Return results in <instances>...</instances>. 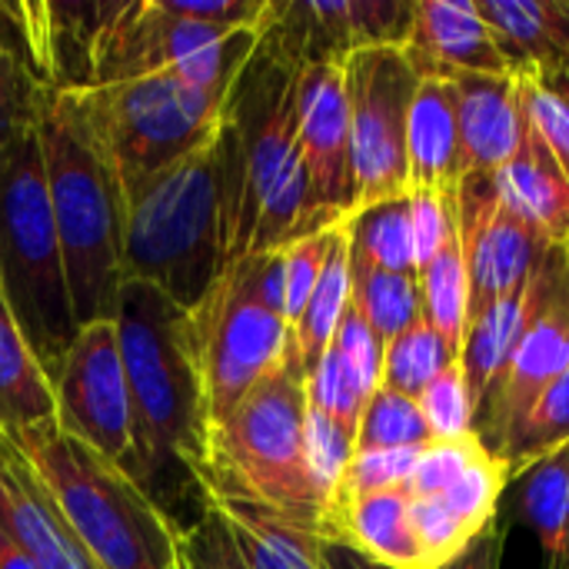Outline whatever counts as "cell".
<instances>
[{"instance_id":"obj_38","label":"cell","mask_w":569,"mask_h":569,"mask_svg":"<svg viewBox=\"0 0 569 569\" xmlns=\"http://www.w3.org/2000/svg\"><path fill=\"white\" fill-rule=\"evenodd\" d=\"M337 230H340V223L330 230L310 233L303 240H293L290 247L280 250V257H283V317H287L290 330L297 327L303 307L310 303V297L320 283V273L327 267Z\"/></svg>"},{"instance_id":"obj_9","label":"cell","mask_w":569,"mask_h":569,"mask_svg":"<svg viewBox=\"0 0 569 569\" xmlns=\"http://www.w3.org/2000/svg\"><path fill=\"white\" fill-rule=\"evenodd\" d=\"M290 343L280 250L230 263L207 297L187 310V347L200 380L207 430L287 357Z\"/></svg>"},{"instance_id":"obj_45","label":"cell","mask_w":569,"mask_h":569,"mask_svg":"<svg viewBox=\"0 0 569 569\" xmlns=\"http://www.w3.org/2000/svg\"><path fill=\"white\" fill-rule=\"evenodd\" d=\"M507 533H510V520L497 517L460 557H453L450 563L437 569H500L503 567V550H507Z\"/></svg>"},{"instance_id":"obj_39","label":"cell","mask_w":569,"mask_h":569,"mask_svg":"<svg viewBox=\"0 0 569 569\" xmlns=\"http://www.w3.org/2000/svg\"><path fill=\"white\" fill-rule=\"evenodd\" d=\"M333 357L340 360V367L347 370V377L353 380V387L370 400L380 387V373H383V343L377 340V333L367 327V320L357 313L353 303H347L340 327L330 340Z\"/></svg>"},{"instance_id":"obj_16","label":"cell","mask_w":569,"mask_h":569,"mask_svg":"<svg viewBox=\"0 0 569 569\" xmlns=\"http://www.w3.org/2000/svg\"><path fill=\"white\" fill-rule=\"evenodd\" d=\"M569 280V240L547 247L537 270L530 273V280L513 290L510 297L497 300L493 307H487L477 320H470L467 337L460 343V370L467 377L473 407L483 403L487 390L493 387V380L500 377V370L507 367V360L513 357V350L520 347V340L527 337V330L533 327V320L543 313V307L550 303V297ZM477 427V423H473Z\"/></svg>"},{"instance_id":"obj_41","label":"cell","mask_w":569,"mask_h":569,"mask_svg":"<svg viewBox=\"0 0 569 569\" xmlns=\"http://www.w3.org/2000/svg\"><path fill=\"white\" fill-rule=\"evenodd\" d=\"M307 403L327 413L330 420H337L340 427H347L350 433H357L367 397L353 387V380L347 377V370L340 367L330 347L320 357V363L307 373Z\"/></svg>"},{"instance_id":"obj_42","label":"cell","mask_w":569,"mask_h":569,"mask_svg":"<svg viewBox=\"0 0 569 569\" xmlns=\"http://www.w3.org/2000/svg\"><path fill=\"white\" fill-rule=\"evenodd\" d=\"M480 453H483V443L477 437L423 447L417 470L407 483V493L410 497H437V493L450 490L480 460Z\"/></svg>"},{"instance_id":"obj_48","label":"cell","mask_w":569,"mask_h":569,"mask_svg":"<svg viewBox=\"0 0 569 569\" xmlns=\"http://www.w3.org/2000/svg\"><path fill=\"white\" fill-rule=\"evenodd\" d=\"M323 560H327V557H323ZM327 569H330V567H327Z\"/></svg>"},{"instance_id":"obj_29","label":"cell","mask_w":569,"mask_h":569,"mask_svg":"<svg viewBox=\"0 0 569 569\" xmlns=\"http://www.w3.org/2000/svg\"><path fill=\"white\" fill-rule=\"evenodd\" d=\"M347 303H350V240H347V220H343L330 247L327 267L320 273V283L293 327V353L303 373H310L327 353Z\"/></svg>"},{"instance_id":"obj_43","label":"cell","mask_w":569,"mask_h":569,"mask_svg":"<svg viewBox=\"0 0 569 569\" xmlns=\"http://www.w3.org/2000/svg\"><path fill=\"white\" fill-rule=\"evenodd\" d=\"M180 560L183 569H247L227 520L213 503L190 530L180 533Z\"/></svg>"},{"instance_id":"obj_22","label":"cell","mask_w":569,"mask_h":569,"mask_svg":"<svg viewBox=\"0 0 569 569\" xmlns=\"http://www.w3.org/2000/svg\"><path fill=\"white\" fill-rule=\"evenodd\" d=\"M210 503L227 520L247 569H327V540L313 520L237 497H213Z\"/></svg>"},{"instance_id":"obj_37","label":"cell","mask_w":569,"mask_h":569,"mask_svg":"<svg viewBox=\"0 0 569 569\" xmlns=\"http://www.w3.org/2000/svg\"><path fill=\"white\" fill-rule=\"evenodd\" d=\"M420 413L427 420V430L433 437V443H453V440H467L477 437L473 423H477V407L467 387V377L460 370V363L447 367L423 393H420Z\"/></svg>"},{"instance_id":"obj_10","label":"cell","mask_w":569,"mask_h":569,"mask_svg":"<svg viewBox=\"0 0 569 569\" xmlns=\"http://www.w3.org/2000/svg\"><path fill=\"white\" fill-rule=\"evenodd\" d=\"M350 107L353 213L407 197V117L420 77L403 47H370L343 63Z\"/></svg>"},{"instance_id":"obj_32","label":"cell","mask_w":569,"mask_h":569,"mask_svg":"<svg viewBox=\"0 0 569 569\" xmlns=\"http://www.w3.org/2000/svg\"><path fill=\"white\" fill-rule=\"evenodd\" d=\"M569 443V367L537 397V403L527 410V417L510 433L507 447L497 460L507 463L510 477L517 480L527 467L537 460L563 450Z\"/></svg>"},{"instance_id":"obj_18","label":"cell","mask_w":569,"mask_h":569,"mask_svg":"<svg viewBox=\"0 0 569 569\" xmlns=\"http://www.w3.org/2000/svg\"><path fill=\"white\" fill-rule=\"evenodd\" d=\"M0 523L17 547L40 569H93L50 490L23 457V450L0 430Z\"/></svg>"},{"instance_id":"obj_20","label":"cell","mask_w":569,"mask_h":569,"mask_svg":"<svg viewBox=\"0 0 569 569\" xmlns=\"http://www.w3.org/2000/svg\"><path fill=\"white\" fill-rule=\"evenodd\" d=\"M320 537L347 547L387 569H427L413 530L410 493L380 490L360 497H337L320 517Z\"/></svg>"},{"instance_id":"obj_33","label":"cell","mask_w":569,"mask_h":569,"mask_svg":"<svg viewBox=\"0 0 569 569\" xmlns=\"http://www.w3.org/2000/svg\"><path fill=\"white\" fill-rule=\"evenodd\" d=\"M457 360L460 353L420 317L413 327H407L397 340L383 347L380 387H390L410 400H420V393Z\"/></svg>"},{"instance_id":"obj_34","label":"cell","mask_w":569,"mask_h":569,"mask_svg":"<svg viewBox=\"0 0 569 569\" xmlns=\"http://www.w3.org/2000/svg\"><path fill=\"white\" fill-rule=\"evenodd\" d=\"M523 90L527 123L557 167L569 177V77L563 70H523L517 73Z\"/></svg>"},{"instance_id":"obj_46","label":"cell","mask_w":569,"mask_h":569,"mask_svg":"<svg viewBox=\"0 0 569 569\" xmlns=\"http://www.w3.org/2000/svg\"><path fill=\"white\" fill-rule=\"evenodd\" d=\"M323 557H327V567L330 569H387L370 563L367 557H360V553H353L347 547H337V543H327L323 547Z\"/></svg>"},{"instance_id":"obj_7","label":"cell","mask_w":569,"mask_h":569,"mask_svg":"<svg viewBox=\"0 0 569 569\" xmlns=\"http://www.w3.org/2000/svg\"><path fill=\"white\" fill-rule=\"evenodd\" d=\"M297 77L300 67L257 43L230 93V120L243 150L237 260L283 250L313 233L297 143Z\"/></svg>"},{"instance_id":"obj_15","label":"cell","mask_w":569,"mask_h":569,"mask_svg":"<svg viewBox=\"0 0 569 569\" xmlns=\"http://www.w3.org/2000/svg\"><path fill=\"white\" fill-rule=\"evenodd\" d=\"M569 367V280L550 297L533 320L483 403L477 407V440L490 457H500L517 423L537 403V397Z\"/></svg>"},{"instance_id":"obj_30","label":"cell","mask_w":569,"mask_h":569,"mask_svg":"<svg viewBox=\"0 0 569 569\" xmlns=\"http://www.w3.org/2000/svg\"><path fill=\"white\" fill-rule=\"evenodd\" d=\"M347 240H350V253L357 260L377 267V270L417 273L410 193L350 213L347 217Z\"/></svg>"},{"instance_id":"obj_6","label":"cell","mask_w":569,"mask_h":569,"mask_svg":"<svg viewBox=\"0 0 569 569\" xmlns=\"http://www.w3.org/2000/svg\"><path fill=\"white\" fill-rule=\"evenodd\" d=\"M230 93L200 87L170 67L127 83L63 90L57 100L113 170L123 197L140 180L213 143L227 123Z\"/></svg>"},{"instance_id":"obj_5","label":"cell","mask_w":569,"mask_h":569,"mask_svg":"<svg viewBox=\"0 0 569 569\" xmlns=\"http://www.w3.org/2000/svg\"><path fill=\"white\" fill-rule=\"evenodd\" d=\"M77 330L113 320L123 283V197L113 170L53 97L37 120Z\"/></svg>"},{"instance_id":"obj_24","label":"cell","mask_w":569,"mask_h":569,"mask_svg":"<svg viewBox=\"0 0 569 569\" xmlns=\"http://www.w3.org/2000/svg\"><path fill=\"white\" fill-rule=\"evenodd\" d=\"M510 73L569 63V0H477Z\"/></svg>"},{"instance_id":"obj_2","label":"cell","mask_w":569,"mask_h":569,"mask_svg":"<svg viewBox=\"0 0 569 569\" xmlns=\"http://www.w3.org/2000/svg\"><path fill=\"white\" fill-rule=\"evenodd\" d=\"M240 207L243 150L227 113L213 143L123 193V280L193 310L237 260Z\"/></svg>"},{"instance_id":"obj_31","label":"cell","mask_w":569,"mask_h":569,"mask_svg":"<svg viewBox=\"0 0 569 569\" xmlns=\"http://www.w3.org/2000/svg\"><path fill=\"white\" fill-rule=\"evenodd\" d=\"M420 290H423V320L460 353L470 320V280H467V263L457 230L447 237L440 253L420 270Z\"/></svg>"},{"instance_id":"obj_23","label":"cell","mask_w":569,"mask_h":569,"mask_svg":"<svg viewBox=\"0 0 569 569\" xmlns=\"http://www.w3.org/2000/svg\"><path fill=\"white\" fill-rule=\"evenodd\" d=\"M503 207L520 217L547 247L569 240V177L527 127L520 150L493 173Z\"/></svg>"},{"instance_id":"obj_27","label":"cell","mask_w":569,"mask_h":569,"mask_svg":"<svg viewBox=\"0 0 569 569\" xmlns=\"http://www.w3.org/2000/svg\"><path fill=\"white\" fill-rule=\"evenodd\" d=\"M517 513L537 533L547 569H569V443L520 477Z\"/></svg>"},{"instance_id":"obj_25","label":"cell","mask_w":569,"mask_h":569,"mask_svg":"<svg viewBox=\"0 0 569 569\" xmlns=\"http://www.w3.org/2000/svg\"><path fill=\"white\" fill-rule=\"evenodd\" d=\"M53 93L40 80L17 3H0V167L17 140L37 127Z\"/></svg>"},{"instance_id":"obj_28","label":"cell","mask_w":569,"mask_h":569,"mask_svg":"<svg viewBox=\"0 0 569 569\" xmlns=\"http://www.w3.org/2000/svg\"><path fill=\"white\" fill-rule=\"evenodd\" d=\"M350 303L387 347L423 317L420 273H387L350 253Z\"/></svg>"},{"instance_id":"obj_40","label":"cell","mask_w":569,"mask_h":569,"mask_svg":"<svg viewBox=\"0 0 569 569\" xmlns=\"http://www.w3.org/2000/svg\"><path fill=\"white\" fill-rule=\"evenodd\" d=\"M420 453H423V447L420 450H360V453H353L333 500L337 497H360V493H380V490L407 487L413 470H417Z\"/></svg>"},{"instance_id":"obj_14","label":"cell","mask_w":569,"mask_h":569,"mask_svg":"<svg viewBox=\"0 0 569 569\" xmlns=\"http://www.w3.org/2000/svg\"><path fill=\"white\" fill-rule=\"evenodd\" d=\"M457 233L470 280V320L520 290L547 250V243L503 207L493 173H467L460 180Z\"/></svg>"},{"instance_id":"obj_13","label":"cell","mask_w":569,"mask_h":569,"mask_svg":"<svg viewBox=\"0 0 569 569\" xmlns=\"http://www.w3.org/2000/svg\"><path fill=\"white\" fill-rule=\"evenodd\" d=\"M297 143L307 173L310 230H330L353 213L350 107L343 63H310L297 77Z\"/></svg>"},{"instance_id":"obj_4","label":"cell","mask_w":569,"mask_h":569,"mask_svg":"<svg viewBox=\"0 0 569 569\" xmlns=\"http://www.w3.org/2000/svg\"><path fill=\"white\" fill-rule=\"evenodd\" d=\"M303 423L307 373L290 343L287 357L207 430V453L197 473L203 493L210 500H257L320 527L323 500L307 470Z\"/></svg>"},{"instance_id":"obj_17","label":"cell","mask_w":569,"mask_h":569,"mask_svg":"<svg viewBox=\"0 0 569 569\" xmlns=\"http://www.w3.org/2000/svg\"><path fill=\"white\" fill-rule=\"evenodd\" d=\"M403 53L420 80H453L467 73H510L477 0H417Z\"/></svg>"},{"instance_id":"obj_19","label":"cell","mask_w":569,"mask_h":569,"mask_svg":"<svg viewBox=\"0 0 569 569\" xmlns=\"http://www.w3.org/2000/svg\"><path fill=\"white\" fill-rule=\"evenodd\" d=\"M467 173H497L527 137L517 73H467L450 80Z\"/></svg>"},{"instance_id":"obj_12","label":"cell","mask_w":569,"mask_h":569,"mask_svg":"<svg viewBox=\"0 0 569 569\" xmlns=\"http://www.w3.org/2000/svg\"><path fill=\"white\" fill-rule=\"evenodd\" d=\"M417 0H270L260 47L293 67L347 63L370 47H403Z\"/></svg>"},{"instance_id":"obj_8","label":"cell","mask_w":569,"mask_h":569,"mask_svg":"<svg viewBox=\"0 0 569 569\" xmlns=\"http://www.w3.org/2000/svg\"><path fill=\"white\" fill-rule=\"evenodd\" d=\"M0 293L43 373L53 380L77 340V323L37 127L17 140L0 167Z\"/></svg>"},{"instance_id":"obj_44","label":"cell","mask_w":569,"mask_h":569,"mask_svg":"<svg viewBox=\"0 0 569 569\" xmlns=\"http://www.w3.org/2000/svg\"><path fill=\"white\" fill-rule=\"evenodd\" d=\"M413 217V257L417 273L440 253L447 237L457 230V193H410Z\"/></svg>"},{"instance_id":"obj_35","label":"cell","mask_w":569,"mask_h":569,"mask_svg":"<svg viewBox=\"0 0 569 569\" xmlns=\"http://www.w3.org/2000/svg\"><path fill=\"white\" fill-rule=\"evenodd\" d=\"M430 443L433 437L427 430L420 403L390 387H377L357 427V453L360 450H420Z\"/></svg>"},{"instance_id":"obj_1","label":"cell","mask_w":569,"mask_h":569,"mask_svg":"<svg viewBox=\"0 0 569 569\" xmlns=\"http://www.w3.org/2000/svg\"><path fill=\"white\" fill-rule=\"evenodd\" d=\"M113 323L133 417L127 477L183 533L210 507L197 480L207 453V417L187 347V310L150 283L123 280Z\"/></svg>"},{"instance_id":"obj_36","label":"cell","mask_w":569,"mask_h":569,"mask_svg":"<svg viewBox=\"0 0 569 569\" xmlns=\"http://www.w3.org/2000/svg\"><path fill=\"white\" fill-rule=\"evenodd\" d=\"M303 453H307V470L310 480L327 503L333 500V493L340 490V480L347 473V463L357 453V433H350L347 427H340L337 420H330L327 413L313 410L307 403V423H303Z\"/></svg>"},{"instance_id":"obj_21","label":"cell","mask_w":569,"mask_h":569,"mask_svg":"<svg viewBox=\"0 0 569 569\" xmlns=\"http://www.w3.org/2000/svg\"><path fill=\"white\" fill-rule=\"evenodd\" d=\"M467 177L450 80H420L407 117V190L457 193Z\"/></svg>"},{"instance_id":"obj_47","label":"cell","mask_w":569,"mask_h":569,"mask_svg":"<svg viewBox=\"0 0 569 569\" xmlns=\"http://www.w3.org/2000/svg\"><path fill=\"white\" fill-rule=\"evenodd\" d=\"M567 77H569V63H567Z\"/></svg>"},{"instance_id":"obj_3","label":"cell","mask_w":569,"mask_h":569,"mask_svg":"<svg viewBox=\"0 0 569 569\" xmlns=\"http://www.w3.org/2000/svg\"><path fill=\"white\" fill-rule=\"evenodd\" d=\"M43 487L93 569H183L180 530L110 460L67 437L57 420L7 433Z\"/></svg>"},{"instance_id":"obj_11","label":"cell","mask_w":569,"mask_h":569,"mask_svg":"<svg viewBox=\"0 0 569 569\" xmlns=\"http://www.w3.org/2000/svg\"><path fill=\"white\" fill-rule=\"evenodd\" d=\"M57 427L127 473L133 453L130 390L113 320L77 330L60 373L53 377Z\"/></svg>"},{"instance_id":"obj_26","label":"cell","mask_w":569,"mask_h":569,"mask_svg":"<svg viewBox=\"0 0 569 569\" xmlns=\"http://www.w3.org/2000/svg\"><path fill=\"white\" fill-rule=\"evenodd\" d=\"M50 420H57L53 380L43 373L0 293V430L20 433Z\"/></svg>"}]
</instances>
